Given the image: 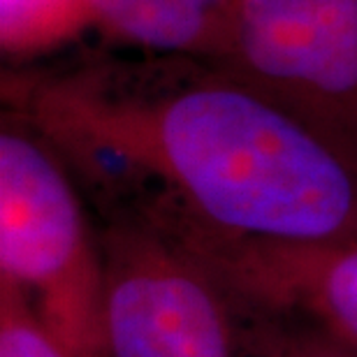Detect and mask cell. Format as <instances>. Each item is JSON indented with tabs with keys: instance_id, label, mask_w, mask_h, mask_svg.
<instances>
[{
	"instance_id": "7",
	"label": "cell",
	"mask_w": 357,
	"mask_h": 357,
	"mask_svg": "<svg viewBox=\"0 0 357 357\" xmlns=\"http://www.w3.org/2000/svg\"><path fill=\"white\" fill-rule=\"evenodd\" d=\"M93 24L84 0H3L0 42L5 54H31L75 38Z\"/></svg>"
},
{
	"instance_id": "8",
	"label": "cell",
	"mask_w": 357,
	"mask_h": 357,
	"mask_svg": "<svg viewBox=\"0 0 357 357\" xmlns=\"http://www.w3.org/2000/svg\"><path fill=\"white\" fill-rule=\"evenodd\" d=\"M0 357H70L26 299L0 281Z\"/></svg>"
},
{
	"instance_id": "1",
	"label": "cell",
	"mask_w": 357,
	"mask_h": 357,
	"mask_svg": "<svg viewBox=\"0 0 357 357\" xmlns=\"http://www.w3.org/2000/svg\"><path fill=\"white\" fill-rule=\"evenodd\" d=\"M98 61L5 86L49 142L123 158L137 206H165L225 237L271 244L357 239V149L211 63Z\"/></svg>"
},
{
	"instance_id": "4",
	"label": "cell",
	"mask_w": 357,
	"mask_h": 357,
	"mask_svg": "<svg viewBox=\"0 0 357 357\" xmlns=\"http://www.w3.org/2000/svg\"><path fill=\"white\" fill-rule=\"evenodd\" d=\"M218 68L357 149V0H237Z\"/></svg>"
},
{
	"instance_id": "6",
	"label": "cell",
	"mask_w": 357,
	"mask_h": 357,
	"mask_svg": "<svg viewBox=\"0 0 357 357\" xmlns=\"http://www.w3.org/2000/svg\"><path fill=\"white\" fill-rule=\"evenodd\" d=\"M93 24L149 54L223 66L232 45L237 0H84Z\"/></svg>"
},
{
	"instance_id": "9",
	"label": "cell",
	"mask_w": 357,
	"mask_h": 357,
	"mask_svg": "<svg viewBox=\"0 0 357 357\" xmlns=\"http://www.w3.org/2000/svg\"><path fill=\"white\" fill-rule=\"evenodd\" d=\"M269 357H357V351L316 325L281 318Z\"/></svg>"
},
{
	"instance_id": "2",
	"label": "cell",
	"mask_w": 357,
	"mask_h": 357,
	"mask_svg": "<svg viewBox=\"0 0 357 357\" xmlns=\"http://www.w3.org/2000/svg\"><path fill=\"white\" fill-rule=\"evenodd\" d=\"M107 357H269L281 316L258 309L172 227L100 223Z\"/></svg>"
},
{
	"instance_id": "5",
	"label": "cell",
	"mask_w": 357,
	"mask_h": 357,
	"mask_svg": "<svg viewBox=\"0 0 357 357\" xmlns=\"http://www.w3.org/2000/svg\"><path fill=\"white\" fill-rule=\"evenodd\" d=\"M158 220L195 246L258 309L316 325L357 351V239L271 244L202 230L176 213Z\"/></svg>"
},
{
	"instance_id": "3",
	"label": "cell",
	"mask_w": 357,
	"mask_h": 357,
	"mask_svg": "<svg viewBox=\"0 0 357 357\" xmlns=\"http://www.w3.org/2000/svg\"><path fill=\"white\" fill-rule=\"evenodd\" d=\"M0 281L70 357H107L100 227L59 151L17 109L0 123Z\"/></svg>"
}]
</instances>
